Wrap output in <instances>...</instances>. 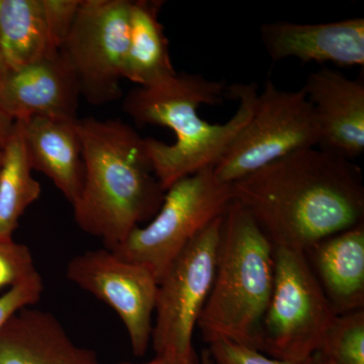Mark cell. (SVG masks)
Segmentation results:
<instances>
[{
    "mask_svg": "<svg viewBox=\"0 0 364 364\" xmlns=\"http://www.w3.org/2000/svg\"><path fill=\"white\" fill-rule=\"evenodd\" d=\"M260 37L274 62L296 58L305 63L364 64V18L315 25L272 21L260 26Z\"/></svg>",
    "mask_w": 364,
    "mask_h": 364,
    "instance_id": "obj_13",
    "label": "cell"
},
{
    "mask_svg": "<svg viewBox=\"0 0 364 364\" xmlns=\"http://www.w3.org/2000/svg\"><path fill=\"white\" fill-rule=\"evenodd\" d=\"M274 284V246L241 203L224 214L212 291L198 318L203 339L257 350Z\"/></svg>",
    "mask_w": 364,
    "mask_h": 364,
    "instance_id": "obj_4",
    "label": "cell"
},
{
    "mask_svg": "<svg viewBox=\"0 0 364 364\" xmlns=\"http://www.w3.org/2000/svg\"><path fill=\"white\" fill-rule=\"evenodd\" d=\"M122 364H132V363H122ZM142 364H173L171 361H169L168 359L161 358V356H155L154 359L149 361V363H142Z\"/></svg>",
    "mask_w": 364,
    "mask_h": 364,
    "instance_id": "obj_28",
    "label": "cell"
},
{
    "mask_svg": "<svg viewBox=\"0 0 364 364\" xmlns=\"http://www.w3.org/2000/svg\"><path fill=\"white\" fill-rule=\"evenodd\" d=\"M66 275L76 286L111 306L126 327L134 355H145L156 305L158 280L153 272L105 248L72 258Z\"/></svg>",
    "mask_w": 364,
    "mask_h": 364,
    "instance_id": "obj_10",
    "label": "cell"
},
{
    "mask_svg": "<svg viewBox=\"0 0 364 364\" xmlns=\"http://www.w3.org/2000/svg\"><path fill=\"white\" fill-rule=\"evenodd\" d=\"M200 364H214L213 363L212 356H210V351L203 350L202 355L200 358Z\"/></svg>",
    "mask_w": 364,
    "mask_h": 364,
    "instance_id": "obj_27",
    "label": "cell"
},
{
    "mask_svg": "<svg viewBox=\"0 0 364 364\" xmlns=\"http://www.w3.org/2000/svg\"><path fill=\"white\" fill-rule=\"evenodd\" d=\"M40 277L28 246L0 240V289L14 287Z\"/></svg>",
    "mask_w": 364,
    "mask_h": 364,
    "instance_id": "obj_21",
    "label": "cell"
},
{
    "mask_svg": "<svg viewBox=\"0 0 364 364\" xmlns=\"http://www.w3.org/2000/svg\"><path fill=\"white\" fill-rule=\"evenodd\" d=\"M224 215L193 239L158 282L151 342L173 364H200L193 336L212 291Z\"/></svg>",
    "mask_w": 364,
    "mask_h": 364,
    "instance_id": "obj_6",
    "label": "cell"
},
{
    "mask_svg": "<svg viewBox=\"0 0 364 364\" xmlns=\"http://www.w3.org/2000/svg\"><path fill=\"white\" fill-rule=\"evenodd\" d=\"M318 353L335 364H364V309L337 315Z\"/></svg>",
    "mask_w": 364,
    "mask_h": 364,
    "instance_id": "obj_20",
    "label": "cell"
},
{
    "mask_svg": "<svg viewBox=\"0 0 364 364\" xmlns=\"http://www.w3.org/2000/svg\"><path fill=\"white\" fill-rule=\"evenodd\" d=\"M257 85H227L200 74L181 73L138 86L123 111L141 126L169 128L176 143L145 138L155 176L165 191L176 181L214 166L252 116Z\"/></svg>",
    "mask_w": 364,
    "mask_h": 364,
    "instance_id": "obj_2",
    "label": "cell"
},
{
    "mask_svg": "<svg viewBox=\"0 0 364 364\" xmlns=\"http://www.w3.org/2000/svg\"><path fill=\"white\" fill-rule=\"evenodd\" d=\"M164 1L136 0L130 9V38L124 60V79L138 86L156 85L176 75L169 42L159 21Z\"/></svg>",
    "mask_w": 364,
    "mask_h": 364,
    "instance_id": "obj_17",
    "label": "cell"
},
{
    "mask_svg": "<svg viewBox=\"0 0 364 364\" xmlns=\"http://www.w3.org/2000/svg\"><path fill=\"white\" fill-rule=\"evenodd\" d=\"M14 124H16V122L11 117L0 111V151L4 149L7 140L13 133Z\"/></svg>",
    "mask_w": 364,
    "mask_h": 364,
    "instance_id": "obj_25",
    "label": "cell"
},
{
    "mask_svg": "<svg viewBox=\"0 0 364 364\" xmlns=\"http://www.w3.org/2000/svg\"><path fill=\"white\" fill-rule=\"evenodd\" d=\"M323 364H335V363H333L332 361L325 360V359H323Z\"/></svg>",
    "mask_w": 364,
    "mask_h": 364,
    "instance_id": "obj_29",
    "label": "cell"
},
{
    "mask_svg": "<svg viewBox=\"0 0 364 364\" xmlns=\"http://www.w3.org/2000/svg\"><path fill=\"white\" fill-rule=\"evenodd\" d=\"M80 97L77 80L61 52L9 71L0 92V111L14 122L32 117L77 119Z\"/></svg>",
    "mask_w": 364,
    "mask_h": 364,
    "instance_id": "obj_11",
    "label": "cell"
},
{
    "mask_svg": "<svg viewBox=\"0 0 364 364\" xmlns=\"http://www.w3.org/2000/svg\"><path fill=\"white\" fill-rule=\"evenodd\" d=\"M1 161H2V150L0 151V165H1Z\"/></svg>",
    "mask_w": 364,
    "mask_h": 364,
    "instance_id": "obj_30",
    "label": "cell"
},
{
    "mask_svg": "<svg viewBox=\"0 0 364 364\" xmlns=\"http://www.w3.org/2000/svg\"><path fill=\"white\" fill-rule=\"evenodd\" d=\"M208 344V351L215 364H323V358L318 353L304 360L289 361L269 358L255 349L229 340H215Z\"/></svg>",
    "mask_w": 364,
    "mask_h": 364,
    "instance_id": "obj_22",
    "label": "cell"
},
{
    "mask_svg": "<svg viewBox=\"0 0 364 364\" xmlns=\"http://www.w3.org/2000/svg\"><path fill=\"white\" fill-rule=\"evenodd\" d=\"M317 119L318 148L355 159L364 151V83L333 69L312 72L303 87Z\"/></svg>",
    "mask_w": 364,
    "mask_h": 364,
    "instance_id": "obj_12",
    "label": "cell"
},
{
    "mask_svg": "<svg viewBox=\"0 0 364 364\" xmlns=\"http://www.w3.org/2000/svg\"><path fill=\"white\" fill-rule=\"evenodd\" d=\"M320 131L303 88L289 91L267 81L257 93L252 116L213 169L222 183L232 184L296 151L318 147Z\"/></svg>",
    "mask_w": 364,
    "mask_h": 364,
    "instance_id": "obj_8",
    "label": "cell"
},
{
    "mask_svg": "<svg viewBox=\"0 0 364 364\" xmlns=\"http://www.w3.org/2000/svg\"><path fill=\"white\" fill-rule=\"evenodd\" d=\"M0 48L9 71L57 53L50 44L42 0H0Z\"/></svg>",
    "mask_w": 364,
    "mask_h": 364,
    "instance_id": "obj_18",
    "label": "cell"
},
{
    "mask_svg": "<svg viewBox=\"0 0 364 364\" xmlns=\"http://www.w3.org/2000/svg\"><path fill=\"white\" fill-rule=\"evenodd\" d=\"M0 364H100L51 313L23 308L0 330Z\"/></svg>",
    "mask_w": 364,
    "mask_h": 364,
    "instance_id": "obj_14",
    "label": "cell"
},
{
    "mask_svg": "<svg viewBox=\"0 0 364 364\" xmlns=\"http://www.w3.org/2000/svg\"><path fill=\"white\" fill-rule=\"evenodd\" d=\"M50 44L59 52L77 16L81 0H42Z\"/></svg>",
    "mask_w": 364,
    "mask_h": 364,
    "instance_id": "obj_23",
    "label": "cell"
},
{
    "mask_svg": "<svg viewBox=\"0 0 364 364\" xmlns=\"http://www.w3.org/2000/svg\"><path fill=\"white\" fill-rule=\"evenodd\" d=\"M9 73V69L6 65L4 54H2L1 48H0V92H1L2 88H4Z\"/></svg>",
    "mask_w": 364,
    "mask_h": 364,
    "instance_id": "obj_26",
    "label": "cell"
},
{
    "mask_svg": "<svg viewBox=\"0 0 364 364\" xmlns=\"http://www.w3.org/2000/svg\"><path fill=\"white\" fill-rule=\"evenodd\" d=\"M131 0H81L61 54L88 104L123 97L124 60L130 38Z\"/></svg>",
    "mask_w": 364,
    "mask_h": 364,
    "instance_id": "obj_9",
    "label": "cell"
},
{
    "mask_svg": "<svg viewBox=\"0 0 364 364\" xmlns=\"http://www.w3.org/2000/svg\"><path fill=\"white\" fill-rule=\"evenodd\" d=\"M82 143L85 181L74 219L109 250L150 222L164 200L142 138L119 119L77 121Z\"/></svg>",
    "mask_w": 364,
    "mask_h": 364,
    "instance_id": "obj_3",
    "label": "cell"
},
{
    "mask_svg": "<svg viewBox=\"0 0 364 364\" xmlns=\"http://www.w3.org/2000/svg\"><path fill=\"white\" fill-rule=\"evenodd\" d=\"M234 200L232 184L215 178L212 167L176 181L146 226L134 230L112 252L147 267L158 282L170 263Z\"/></svg>",
    "mask_w": 364,
    "mask_h": 364,
    "instance_id": "obj_5",
    "label": "cell"
},
{
    "mask_svg": "<svg viewBox=\"0 0 364 364\" xmlns=\"http://www.w3.org/2000/svg\"><path fill=\"white\" fill-rule=\"evenodd\" d=\"M232 186L234 200L274 247L305 252L363 223V171L318 147L280 158Z\"/></svg>",
    "mask_w": 364,
    "mask_h": 364,
    "instance_id": "obj_1",
    "label": "cell"
},
{
    "mask_svg": "<svg viewBox=\"0 0 364 364\" xmlns=\"http://www.w3.org/2000/svg\"><path fill=\"white\" fill-rule=\"evenodd\" d=\"M336 315L364 309V224L332 235L305 252Z\"/></svg>",
    "mask_w": 364,
    "mask_h": 364,
    "instance_id": "obj_15",
    "label": "cell"
},
{
    "mask_svg": "<svg viewBox=\"0 0 364 364\" xmlns=\"http://www.w3.org/2000/svg\"><path fill=\"white\" fill-rule=\"evenodd\" d=\"M336 316L305 254L274 247V284L257 351L282 360L311 358Z\"/></svg>",
    "mask_w": 364,
    "mask_h": 364,
    "instance_id": "obj_7",
    "label": "cell"
},
{
    "mask_svg": "<svg viewBox=\"0 0 364 364\" xmlns=\"http://www.w3.org/2000/svg\"><path fill=\"white\" fill-rule=\"evenodd\" d=\"M32 171L21 123L16 122L13 133L2 149L0 165V240H14L21 218L39 200L42 188Z\"/></svg>",
    "mask_w": 364,
    "mask_h": 364,
    "instance_id": "obj_19",
    "label": "cell"
},
{
    "mask_svg": "<svg viewBox=\"0 0 364 364\" xmlns=\"http://www.w3.org/2000/svg\"><path fill=\"white\" fill-rule=\"evenodd\" d=\"M43 289L44 284L40 275L20 286L11 287L4 296H0V330L14 314L37 304L42 296Z\"/></svg>",
    "mask_w": 364,
    "mask_h": 364,
    "instance_id": "obj_24",
    "label": "cell"
},
{
    "mask_svg": "<svg viewBox=\"0 0 364 364\" xmlns=\"http://www.w3.org/2000/svg\"><path fill=\"white\" fill-rule=\"evenodd\" d=\"M77 121L37 117L21 122L31 167L52 181L71 205L77 202L85 181Z\"/></svg>",
    "mask_w": 364,
    "mask_h": 364,
    "instance_id": "obj_16",
    "label": "cell"
}]
</instances>
